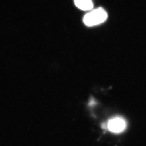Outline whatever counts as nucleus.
<instances>
[{"instance_id": "3", "label": "nucleus", "mask_w": 146, "mask_h": 146, "mask_svg": "<svg viewBox=\"0 0 146 146\" xmlns=\"http://www.w3.org/2000/svg\"><path fill=\"white\" fill-rule=\"evenodd\" d=\"M74 3L78 8L83 11L90 10L93 7L92 0H74Z\"/></svg>"}, {"instance_id": "2", "label": "nucleus", "mask_w": 146, "mask_h": 146, "mask_svg": "<svg viewBox=\"0 0 146 146\" xmlns=\"http://www.w3.org/2000/svg\"><path fill=\"white\" fill-rule=\"evenodd\" d=\"M127 123L121 117H114L109 120L108 123V128L111 132L120 133L126 128Z\"/></svg>"}, {"instance_id": "1", "label": "nucleus", "mask_w": 146, "mask_h": 146, "mask_svg": "<svg viewBox=\"0 0 146 146\" xmlns=\"http://www.w3.org/2000/svg\"><path fill=\"white\" fill-rule=\"evenodd\" d=\"M108 18V14L102 8H99L86 14L83 22L87 26L91 27L102 23Z\"/></svg>"}]
</instances>
